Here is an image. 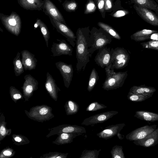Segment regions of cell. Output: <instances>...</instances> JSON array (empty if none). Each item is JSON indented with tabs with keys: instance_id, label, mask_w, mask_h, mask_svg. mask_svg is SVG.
Instances as JSON below:
<instances>
[{
	"instance_id": "obj_12",
	"label": "cell",
	"mask_w": 158,
	"mask_h": 158,
	"mask_svg": "<svg viewBox=\"0 0 158 158\" xmlns=\"http://www.w3.org/2000/svg\"><path fill=\"white\" fill-rule=\"evenodd\" d=\"M157 125H146L132 131L129 135L128 138L131 140H137L144 138L157 128Z\"/></svg>"
},
{
	"instance_id": "obj_47",
	"label": "cell",
	"mask_w": 158,
	"mask_h": 158,
	"mask_svg": "<svg viewBox=\"0 0 158 158\" xmlns=\"http://www.w3.org/2000/svg\"><path fill=\"white\" fill-rule=\"evenodd\" d=\"M156 1L158 3V0H156Z\"/></svg>"
},
{
	"instance_id": "obj_30",
	"label": "cell",
	"mask_w": 158,
	"mask_h": 158,
	"mask_svg": "<svg viewBox=\"0 0 158 158\" xmlns=\"http://www.w3.org/2000/svg\"><path fill=\"white\" fill-rule=\"evenodd\" d=\"M129 13V12L125 10H119L117 11L113 15V16L115 18H119Z\"/></svg>"
},
{
	"instance_id": "obj_17",
	"label": "cell",
	"mask_w": 158,
	"mask_h": 158,
	"mask_svg": "<svg viewBox=\"0 0 158 158\" xmlns=\"http://www.w3.org/2000/svg\"><path fill=\"white\" fill-rule=\"evenodd\" d=\"M24 77L25 81L22 87L24 92L30 94L37 88L38 81L30 74L26 75Z\"/></svg>"
},
{
	"instance_id": "obj_20",
	"label": "cell",
	"mask_w": 158,
	"mask_h": 158,
	"mask_svg": "<svg viewBox=\"0 0 158 158\" xmlns=\"http://www.w3.org/2000/svg\"><path fill=\"white\" fill-rule=\"evenodd\" d=\"M135 4L154 10L158 16V5L153 0H133Z\"/></svg>"
},
{
	"instance_id": "obj_40",
	"label": "cell",
	"mask_w": 158,
	"mask_h": 158,
	"mask_svg": "<svg viewBox=\"0 0 158 158\" xmlns=\"http://www.w3.org/2000/svg\"><path fill=\"white\" fill-rule=\"evenodd\" d=\"M61 137L63 139H67L68 138L69 135L67 134L63 133L61 135Z\"/></svg>"
},
{
	"instance_id": "obj_4",
	"label": "cell",
	"mask_w": 158,
	"mask_h": 158,
	"mask_svg": "<svg viewBox=\"0 0 158 158\" xmlns=\"http://www.w3.org/2000/svg\"><path fill=\"white\" fill-rule=\"evenodd\" d=\"M0 19L6 29L11 34L18 36L20 33L22 22L19 16L12 11L9 15L0 13Z\"/></svg>"
},
{
	"instance_id": "obj_33",
	"label": "cell",
	"mask_w": 158,
	"mask_h": 158,
	"mask_svg": "<svg viewBox=\"0 0 158 158\" xmlns=\"http://www.w3.org/2000/svg\"><path fill=\"white\" fill-rule=\"evenodd\" d=\"M74 131V128L71 127H66L62 130L63 132L64 133L71 132Z\"/></svg>"
},
{
	"instance_id": "obj_44",
	"label": "cell",
	"mask_w": 158,
	"mask_h": 158,
	"mask_svg": "<svg viewBox=\"0 0 158 158\" xmlns=\"http://www.w3.org/2000/svg\"><path fill=\"white\" fill-rule=\"evenodd\" d=\"M15 140L17 142H19L21 141V139L19 137H16L15 138Z\"/></svg>"
},
{
	"instance_id": "obj_11",
	"label": "cell",
	"mask_w": 158,
	"mask_h": 158,
	"mask_svg": "<svg viewBox=\"0 0 158 158\" xmlns=\"http://www.w3.org/2000/svg\"><path fill=\"white\" fill-rule=\"evenodd\" d=\"M111 49L105 47L98 50L94 60L97 65L103 69L111 64Z\"/></svg>"
},
{
	"instance_id": "obj_28",
	"label": "cell",
	"mask_w": 158,
	"mask_h": 158,
	"mask_svg": "<svg viewBox=\"0 0 158 158\" xmlns=\"http://www.w3.org/2000/svg\"><path fill=\"white\" fill-rule=\"evenodd\" d=\"M128 96L130 100L135 102H142L149 98L148 97L142 95L134 94L130 91L128 93Z\"/></svg>"
},
{
	"instance_id": "obj_38",
	"label": "cell",
	"mask_w": 158,
	"mask_h": 158,
	"mask_svg": "<svg viewBox=\"0 0 158 158\" xmlns=\"http://www.w3.org/2000/svg\"><path fill=\"white\" fill-rule=\"evenodd\" d=\"M106 118V116L104 115H102L98 117V119L99 121H102L105 120Z\"/></svg>"
},
{
	"instance_id": "obj_25",
	"label": "cell",
	"mask_w": 158,
	"mask_h": 158,
	"mask_svg": "<svg viewBox=\"0 0 158 158\" xmlns=\"http://www.w3.org/2000/svg\"><path fill=\"white\" fill-rule=\"evenodd\" d=\"M41 32L46 43L47 47H48V40L50 38V32L46 25L41 20L39 26Z\"/></svg>"
},
{
	"instance_id": "obj_26",
	"label": "cell",
	"mask_w": 158,
	"mask_h": 158,
	"mask_svg": "<svg viewBox=\"0 0 158 158\" xmlns=\"http://www.w3.org/2000/svg\"><path fill=\"white\" fill-rule=\"evenodd\" d=\"M140 44L143 48L158 50V39L142 43Z\"/></svg>"
},
{
	"instance_id": "obj_45",
	"label": "cell",
	"mask_w": 158,
	"mask_h": 158,
	"mask_svg": "<svg viewBox=\"0 0 158 158\" xmlns=\"http://www.w3.org/2000/svg\"><path fill=\"white\" fill-rule=\"evenodd\" d=\"M115 158H121V157L119 156H116L114 157Z\"/></svg>"
},
{
	"instance_id": "obj_19",
	"label": "cell",
	"mask_w": 158,
	"mask_h": 158,
	"mask_svg": "<svg viewBox=\"0 0 158 158\" xmlns=\"http://www.w3.org/2000/svg\"><path fill=\"white\" fill-rule=\"evenodd\" d=\"M134 117L148 122H153L158 121V114L147 111H137L135 112Z\"/></svg>"
},
{
	"instance_id": "obj_23",
	"label": "cell",
	"mask_w": 158,
	"mask_h": 158,
	"mask_svg": "<svg viewBox=\"0 0 158 158\" xmlns=\"http://www.w3.org/2000/svg\"><path fill=\"white\" fill-rule=\"evenodd\" d=\"M98 25L114 38L118 40L121 39V37L118 33L110 26L101 22H98Z\"/></svg>"
},
{
	"instance_id": "obj_36",
	"label": "cell",
	"mask_w": 158,
	"mask_h": 158,
	"mask_svg": "<svg viewBox=\"0 0 158 158\" xmlns=\"http://www.w3.org/2000/svg\"><path fill=\"white\" fill-rule=\"evenodd\" d=\"M40 20V19H37L36 22L34 25V29H35L39 26Z\"/></svg>"
},
{
	"instance_id": "obj_3",
	"label": "cell",
	"mask_w": 158,
	"mask_h": 158,
	"mask_svg": "<svg viewBox=\"0 0 158 158\" xmlns=\"http://www.w3.org/2000/svg\"><path fill=\"white\" fill-rule=\"evenodd\" d=\"M111 64L105 68L106 78L103 84L105 89H116L122 86L128 75L127 71L116 72L111 69Z\"/></svg>"
},
{
	"instance_id": "obj_21",
	"label": "cell",
	"mask_w": 158,
	"mask_h": 158,
	"mask_svg": "<svg viewBox=\"0 0 158 158\" xmlns=\"http://www.w3.org/2000/svg\"><path fill=\"white\" fill-rule=\"evenodd\" d=\"M21 53L18 52L13 61L14 73L16 77L20 75L24 72V69L20 57Z\"/></svg>"
},
{
	"instance_id": "obj_39",
	"label": "cell",
	"mask_w": 158,
	"mask_h": 158,
	"mask_svg": "<svg viewBox=\"0 0 158 158\" xmlns=\"http://www.w3.org/2000/svg\"><path fill=\"white\" fill-rule=\"evenodd\" d=\"M69 105L70 109L73 110L74 108V104L71 101H69Z\"/></svg>"
},
{
	"instance_id": "obj_1",
	"label": "cell",
	"mask_w": 158,
	"mask_h": 158,
	"mask_svg": "<svg viewBox=\"0 0 158 158\" xmlns=\"http://www.w3.org/2000/svg\"><path fill=\"white\" fill-rule=\"evenodd\" d=\"M89 31L88 29L79 28L76 33V69L77 73L84 71L90 61L92 55L89 52Z\"/></svg>"
},
{
	"instance_id": "obj_5",
	"label": "cell",
	"mask_w": 158,
	"mask_h": 158,
	"mask_svg": "<svg viewBox=\"0 0 158 158\" xmlns=\"http://www.w3.org/2000/svg\"><path fill=\"white\" fill-rule=\"evenodd\" d=\"M111 69H122L127 65L130 56L125 49L118 47L111 48Z\"/></svg>"
},
{
	"instance_id": "obj_29",
	"label": "cell",
	"mask_w": 158,
	"mask_h": 158,
	"mask_svg": "<svg viewBox=\"0 0 158 158\" xmlns=\"http://www.w3.org/2000/svg\"><path fill=\"white\" fill-rule=\"evenodd\" d=\"M96 7L94 2L92 0H89L87 3L85 11V13L88 14L94 12Z\"/></svg>"
},
{
	"instance_id": "obj_46",
	"label": "cell",
	"mask_w": 158,
	"mask_h": 158,
	"mask_svg": "<svg viewBox=\"0 0 158 158\" xmlns=\"http://www.w3.org/2000/svg\"><path fill=\"white\" fill-rule=\"evenodd\" d=\"M60 3L61 2V0H58Z\"/></svg>"
},
{
	"instance_id": "obj_35",
	"label": "cell",
	"mask_w": 158,
	"mask_h": 158,
	"mask_svg": "<svg viewBox=\"0 0 158 158\" xmlns=\"http://www.w3.org/2000/svg\"><path fill=\"white\" fill-rule=\"evenodd\" d=\"M0 133L1 135L3 136L6 133V130L5 128L3 126H1L0 128Z\"/></svg>"
},
{
	"instance_id": "obj_8",
	"label": "cell",
	"mask_w": 158,
	"mask_h": 158,
	"mask_svg": "<svg viewBox=\"0 0 158 158\" xmlns=\"http://www.w3.org/2000/svg\"><path fill=\"white\" fill-rule=\"evenodd\" d=\"M58 43L53 42L51 48L53 56H59L62 55L72 56L73 49L64 40L56 39Z\"/></svg>"
},
{
	"instance_id": "obj_16",
	"label": "cell",
	"mask_w": 158,
	"mask_h": 158,
	"mask_svg": "<svg viewBox=\"0 0 158 158\" xmlns=\"http://www.w3.org/2000/svg\"><path fill=\"white\" fill-rule=\"evenodd\" d=\"M156 91V89L154 87L142 85L133 86L130 89V91L134 94L142 95L150 98Z\"/></svg>"
},
{
	"instance_id": "obj_41",
	"label": "cell",
	"mask_w": 158,
	"mask_h": 158,
	"mask_svg": "<svg viewBox=\"0 0 158 158\" xmlns=\"http://www.w3.org/2000/svg\"><path fill=\"white\" fill-rule=\"evenodd\" d=\"M103 132L106 134H111L113 133L112 131L109 129H106L104 130Z\"/></svg>"
},
{
	"instance_id": "obj_18",
	"label": "cell",
	"mask_w": 158,
	"mask_h": 158,
	"mask_svg": "<svg viewBox=\"0 0 158 158\" xmlns=\"http://www.w3.org/2000/svg\"><path fill=\"white\" fill-rule=\"evenodd\" d=\"M158 32L156 30L144 29L133 34L131 38L136 42L142 41L151 38L152 34Z\"/></svg>"
},
{
	"instance_id": "obj_48",
	"label": "cell",
	"mask_w": 158,
	"mask_h": 158,
	"mask_svg": "<svg viewBox=\"0 0 158 158\" xmlns=\"http://www.w3.org/2000/svg\"><path fill=\"white\" fill-rule=\"evenodd\" d=\"M56 158H61V157H60V156H58V157H56Z\"/></svg>"
},
{
	"instance_id": "obj_32",
	"label": "cell",
	"mask_w": 158,
	"mask_h": 158,
	"mask_svg": "<svg viewBox=\"0 0 158 158\" xmlns=\"http://www.w3.org/2000/svg\"><path fill=\"white\" fill-rule=\"evenodd\" d=\"M112 7V3L111 0H105V10L110 9Z\"/></svg>"
},
{
	"instance_id": "obj_34",
	"label": "cell",
	"mask_w": 158,
	"mask_h": 158,
	"mask_svg": "<svg viewBox=\"0 0 158 158\" xmlns=\"http://www.w3.org/2000/svg\"><path fill=\"white\" fill-rule=\"evenodd\" d=\"M48 112V109L45 108H41L40 111V113L41 115H44L46 114Z\"/></svg>"
},
{
	"instance_id": "obj_10",
	"label": "cell",
	"mask_w": 158,
	"mask_h": 158,
	"mask_svg": "<svg viewBox=\"0 0 158 158\" xmlns=\"http://www.w3.org/2000/svg\"><path fill=\"white\" fill-rule=\"evenodd\" d=\"M42 11L45 14L57 21L66 24L62 14L55 5L50 0H44Z\"/></svg>"
},
{
	"instance_id": "obj_2",
	"label": "cell",
	"mask_w": 158,
	"mask_h": 158,
	"mask_svg": "<svg viewBox=\"0 0 158 158\" xmlns=\"http://www.w3.org/2000/svg\"><path fill=\"white\" fill-rule=\"evenodd\" d=\"M113 37L103 29H93L89 34V53L92 55L96 51L110 44Z\"/></svg>"
},
{
	"instance_id": "obj_43",
	"label": "cell",
	"mask_w": 158,
	"mask_h": 158,
	"mask_svg": "<svg viewBox=\"0 0 158 158\" xmlns=\"http://www.w3.org/2000/svg\"><path fill=\"white\" fill-rule=\"evenodd\" d=\"M3 153L4 155L6 156H10L11 154V152L8 151H6Z\"/></svg>"
},
{
	"instance_id": "obj_6",
	"label": "cell",
	"mask_w": 158,
	"mask_h": 158,
	"mask_svg": "<svg viewBox=\"0 0 158 158\" xmlns=\"http://www.w3.org/2000/svg\"><path fill=\"white\" fill-rule=\"evenodd\" d=\"M48 17L51 24L57 31L64 36L73 47H75L76 36L72 30L66 24L57 21L50 16Z\"/></svg>"
},
{
	"instance_id": "obj_27",
	"label": "cell",
	"mask_w": 158,
	"mask_h": 158,
	"mask_svg": "<svg viewBox=\"0 0 158 158\" xmlns=\"http://www.w3.org/2000/svg\"><path fill=\"white\" fill-rule=\"evenodd\" d=\"M62 5L66 11L69 12L75 11L77 7V3L73 1H65Z\"/></svg>"
},
{
	"instance_id": "obj_42",
	"label": "cell",
	"mask_w": 158,
	"mask_h": 158,
	"mask_svg": "<svg viewBox=\"0 0 158 158\" xmlns=\"http://www.w3.org/2000/svg\"><path fill=\"white\" fill-rule=\"evenodd\" d=\"M95 104L94 103L91 104L89 106V111L92 110L94 107Z\"/></svg>"
},
{
	"instance_id": "obj_7",
	"label": "cell",
	"mask_w": 158,
	"mask_h": 158,
	"mask_svg": "<svg viewBox=\"0 0 158 158\" xmlns=\"http://www.w3.org/2000/svg\"><path fill=\"white\" fill-rule=\"evenodd\" d=\"M134 8L138 15L152 25L158 26V16L150 10L135 4Z\"/></svg>"
},
{
	"instance_id": "obj_9",
	"label": "cell",
	"mask_w": 158,
	"mask_h": 158,
	"mask_svg": "<svg viewBox=\"0 0 158 158\" xmlns=\"http://www.w3.org/2000/svg\"><path fill=\"white\" fill-rule=\"evenodd\" d=\"M55 64L63 78L64 85L68 88L73 76V70L72 64H67L62 61L56 62Z\"/></svg>"
},
{
	"instance_id": "obj_31",
	"label": "cell",
	"mask_w": 158,
	"mask_h": 158,
	"mask_svg": "<svg viewBox=\"0 0 158 158\" xmlns=\"http://www.w3.org/2000/svg\"><path fill=\"white\" fill-rule=\"evenodd\" d=\"M105 0H98L97 5L100 11L103 12L105 7Z\"/></svg>"
},
{
	"instance_id": "obj_15",
	"label": "cell",
	"mask_w": 158,
	"mask_h": 158,
	"mask_svg": "<svg viewBox=\"0 0 158 158\" xmlns=\"http://www.w3.org/2000/svg\"><path fill=\"white\" fill-rule=\"evenodd\" d=\"M19 5L27 10H42L44 0H17Z\"/></svg>"
},
{
	"instance_id": "obj_37",
	"label": "cell",
	"mask_w": 158,
	"mask_h": 158,
	"mask_svg": "<svg viewBox=\"0 0 158 158\" xmlns=\"http://www.w3.org/2000/svg\"><path fill=\"white\" fill-rule=\"evenodd\" d=\"M13 97L15 99H18L21 98V95L19 93H14L13 95Z\"/></svg>"
},
{
	"instance_id": "obj_22",
	"label": "cell",
	"mask_w": 158,
	"mask_h": 158,
	"mask_svg": "<svg viewBox=\"0 0 158 158\" xmlns=\"http://www.w3.org/2000/svg\"><path fill=\"white\" fill-rule=\"evenodd\" d=\"M45 85L47 91L51 94L56 93L59 89L56 84L55 80L48 72H47L46 74Z\"/></svg>"
},
{
	"instance_id": "obj_13",
	"label": "cell",
	"mask_w": 158,
	"mask_h": 158,
	"mask_svg": "<svg viewBox=\"0 0 158 158\" xmlns=\"http://www.w3.org/2000/svg\"><path fill=\"white\" fill-rule=\"evenodd\" d=\"M21 61L25 70H31L35 69L37 60L35 55L27 50L21 51Z\"/></svg>"
},
{
	"instance_id": "obj_14",
	"label": "cell",
	"mask_w": 158,
	"mask_h": 158,
	"mask_svg": "<svg viewBox=\"0 0 158 158\" xmlns=\"http://www.w3.org/2000/svg\"><path fill=\"white\" fill-rule=\"evenodd\" d=\"M133 143L137 146L145 148L155 146L158 144V128L144 138L134 141Z\"/></svg>"
},
{
	"instance_id": "obj_24",
	"label": "cell",
	"mask_w": 158,
	"mask_h": 158,
	"mask_svg": "<svg viewBox=\"0 0 158 158\" xmlns=\"http://www.w3.org/2000/svg\"><path fill=\"white\" fill-rule=\"evenodd\" d=\"M99 79L98 73L95 68L91 72L89 80L88 88L89 90L92 89L96 85Z\"/></svg>"
}]
</instances>
